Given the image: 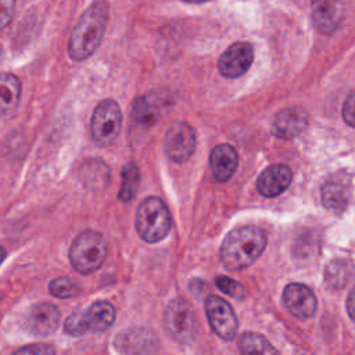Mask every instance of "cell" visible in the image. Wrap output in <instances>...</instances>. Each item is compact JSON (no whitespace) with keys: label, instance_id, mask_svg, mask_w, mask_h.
<instances>
[{"label":"cell","instance_id":"3957f363","mask_svg":"<svg viewBox=\"0 0 355 355\" xmlns=\"http://www.w3.org/2000/svg\"><path fill=\"white\" fill-rule=\"evenodd\" d=\"M172 216L159 197L144 198L136 212V230L147 243L161 241L171 230Z\"/></svg>","mask_w":355,"mask_h":355},{"label":"cell","instance_id":"f546056e","mask_svg":"<svg viewBox=\"0 0 355 355\" xmlns=\"http://www.w3.org/2000/svg\"><path fill=\"white\" fill-rule=\"evenodd\" d=\"M347 311L349 318L355 322V287L349 291L348 298H347Z\"/></svg>","mask_w":355,"mask_h":355},{"label":"cell","instance_id":"52a82bcc","mask_svg":"<svg viewBox=\"0 0 355 355\" xmlns=\"http://www.w3.org/2000/svg\"><path fill=\"white\" fill-rule=\"evenodd\" d=\"M164 146L166 155L173 162H186L194 153L196 133L189 123L175 122L166 130Z\"/></svg>","mask_w":355,"mask_h":355},{"label":"cell","instance_id":"7c38bea8","mask_svg":"<svg viewBox=\"0 0 355 355\" xmlns=\"http://www.w3.org/2000/svg\"><path fill=\"white\" fill-rule=\"evenodd\" d=\"M25 322L32 334L50 336L60 324V311L50 302H40L29 309Z\"/></svg>","mask_w":355,"mask_h":355},{"label":"cell","instance_id":"8fae6325","mask_svg":"<svg viewBox=\"0 0 355 355\" xmlns=\"http://www.w3.org/2000/svg\"><path fill=\"white\" fill-rule=\"evenodd\" d=\"M283 301L287 309L301 319L312 318L318 306L313 291L308 286L300 283H291L284 288Z\"/></svg>","mask_w":355,"mask_h":355},{"label":"cell","instance_id":"cb8c5ba5","mask_svg":"<svg viewBox=\"0 0 355 355\" xmlns=\"http://www.w3.org/2000/svg\"><path fill=\"white\" fill-rule=\"evenodd\" d=\"M49 291L57 298H69L78 294L79 286L69 277H55L49 284Z\"/></svg>","mask_w":355,"mask_h":355},{"label":"cell","instance_id":"6da1fadb","mask_svg":"<svg viewBox=\"0 0 355 355\" xmlns=\"http://www.w3.org/2000/svg\"><path fill=\"white\" fill-rule=\"evenodd\" d=\"M108 22V6L93 3L78 19L68 43V53L73 61L89 58L100 46Z\"/></svg>","mask_w":355,"mask_h":355},{"label":"cell","instance_id":"484cf974","mask_svg":"<svg viewBox=\"0 0 355 355\" xmlns=\"http://www.w3.org/2000/svg\"><path fill=\"white\" fill-rule=\"evenodd\" d=\"M64 330L69 336H75V337L83 336L85 333H87L85 319H83V312H75L69 315L64 322Z\"/></svg>","mask_w":355,"mask_h":355},{"label":"cell","instance_id":"9a60e30c","mask_svg":"<svg viewBox=\"0 0 355 355\" xmlns=\"http://www.w3.org/2000/svg\"><path fill=\"white\" fill-rule=\"evenodd\" d=\"M291 183V171L287 165L276 164L266 168L258 178V191L265 197H276L282 194Z\"/></svg>","mask_w":355,"mask_h":355},{"label":"cell","instance_id":"1f68e13d","mask_svg":"<svg viewBox=\"0 0 355 355\" xmlns=\"http://www.w3.org/2000/svg\"><path fill=\"white\" fill-rule=\"evenodd\" d=\"M183 1H187V3H204V1H208V0H183Z\"/></svg>","mask_w":355,"mask_h":355},{"label":"cell","instance_id":"d6986e66","mask_svg":"<svg viewBox=\"0 0 355 355\" xmlns=\"http://www.w3.org/2000/svg\"><path fill=\"white\" fill-rule=\"evenodd\" d=\"M83 319L87 331H105L115 320V308L108 301H97L83 312Z\"/></svg>","mask_w":355,"mask_h":355},{"label":"cell","instance_id":"603a6c76","mask_svg":"<svg viewBox=\"0 0 355 355\" xmlns=\"http://www.w3.org/2000/svg\"><path fill=\"white\" fill-rule=\"evenodd\" d=\"M159 116V110L155 105V103L150 101L147 97H139L135 103L133 108V118L137 123L150 126L155 123V121Z\"/></svg>","mask_w":355,"mask_h":355},{"label":"cell","instance_id":"2e32d148","mask_svg":"<svg viewBox=\"0 0 355 355\" xmlns=\"http://www.w3.org/2000/svg\"><path fill=\"white\" fill-rule=\"evenodd\" d=\"M239 164L237 151L229 144H219L214 147L209 155L211 171L216 180L226 182L236 172Z\"/></svg>","mask_w":355,"mask_h":355},{"label":"cell","instance_id":"ffe728a7","mask_svg":"<svg viewBox=\"0 0 355 355\" xmlns=\"http://www.w3.org/2000/svg\"><path fill=\"white\" fill-rule=\"evenodd\" d=\"M140 180V172L135 162H129L122 168V184L119 190V200L123 202H130L137 191Z\"/></svg>","mask_w":355,"mask_h":355},{"label":"cell","instance_id":"5b68a950","mask_svg":"<svg viewBox=\"0 0 355 355\" xmlns=\"http://www.w3.org/2000/svg\"><path fill=\"white\" fill-rule=\"evenodd\" d=\"M122 126V111L116 101L107 98L94 108L90 122L93 140L100 146H110L115 141Z\"/></svg>","mask_w":355,"mask_h":355},{"label":"cell","instance_id":"4dcf8cb0","mask_svg":"<svg viewBox=\"0 0 355 355\" xmlns=\"http://www.w3.org/2000/svg\"><path fill=\"white\" fill-rule=\"evenodd\" d=\"M6 259V250H4V247H1L0 245V265H1V262Z\"/></svg>","mask_w":355,"mask_h":355},{"label":"cell","instance_id":"4fadbf2b","mask_svg":"<svg viewBox=\"0 0 355 355\" xmlns=\"http://www.w3.org/2000/svg\"><path fill=\"white\" fill-rule=\"evenodd\" d=\"M343 14L341 0H312V19L320 33H333L338 28Z\"/></svg>","mask_w":355,"mask_h":355},{"label":"cell","instance_id":"83f0119b","mask_svg":"<svg viewBox=\"0 0 355 355\" xmlns=\"http://www.w3.org/2000/svg\"><path fill=\"white\" fill-rule=\"evenodd\" d=\"M343 118L348 125L355 128V92L347 97L343 105Z\"/></svg>","mask_w":355,"mask_h":355},{"label":"cell","instance_id":"9c48e42d","mask_svg":"<svg viewBox=\"0 0 355 355\" xmlns=\"http://www.w3.org/2000/svg\"><path fill=\"white\" fill-rule=\"evenodd\" d=\"M323 205L334 212H343L347 209L352 197V184L349 176L344 172L336 173L326 179L320 190Z\"/></svg>","mask_w":355,"mask_h":355},{"label":"cell","instance_id":"4316f807","mask_svg":"<svg viewBox=\"0 0 355 355\" xmlns=\"http://www.w3.org/2000/svg\"><path fill=\"white\" fill-rule=\"evenodd\" d=\"M17 0H0V31L6 28L14 15Z\"/></svg>","mask_w":355,"mask_h":355},{"label":"cell","instance_id":"7a4b0ae2","mask_svg":"<svg viewBox=\"0 0 355 355\" xmlns=\"http://www.w3.org/2000/svg\"><path fill=\"white\" fill-rule=\"evenodd\" d=\"M265 245L266 237L259 227H236L227 233L222 243L220 261L229 270H241L255 262Z\"/></svg>","mask_w":355,"mask_h":355},{"label":"cell","instance_id":"44dd1931","mask_svg":"<svg viewBox=\"0 0 355 355\" xmlns=\"http://www.w3.org/2000/svg\"><path fill=\"white\" fill-rule=\"evenodd\" d=\"M240 351L243 354H262V355H268V354H276V348H273L266 338H263L259 334L247 331L240 337V343H239Z\"/></svg>","mask_w":355,"mask_h":355},{"label":"cell","instance_id":"7402d4cb","mask_svg":"<svg viewBox=\"0 0 355 355\" xmlns=\"http://www.w3.org/2000/svg\"><path fill=\"white\" fill-rule=\"evenodd\" d=\"M352 275L351 265L344 259L331 261L326 268V280L333 287H343L348 283Z\"/></svg>","mask_w":355,"mask_h":355},{"label":"cell","instance_id":"8992f818","mask_svg":"<svg viewBox=\"0 0 355 355\" xmlns=\"http://www.w3.org/2000/svg\"><path fill=\"white\" fill-rule=\"evenodd\" d=\"M165 327L179 344H190L197 334V319L190 304L182 298L172 300L165 311Z\"/></svg>","mask_w":355,"mask_h":355},{"label":"cell","instance_id":"277c9868","mask_svg":"<svg viewBox=\"0 0 355 355\" xmlns=\"http://www.w3.org/2000/svg\"><path fill=\"white\" fill-rule=\"evenodd\" d=\"M107 255V244L101 233L85 230L76 236L69 248V261L82 275L97 270Z\"/></svg>","mask_w":355,"mask_h":355},{"label":"cell","instance_id":"e0dca14e","mask_svg":"<svg viewBox=\"0 0 355 355\" xmlns=\"http://www.w3.org/2000/svg\"><path fill=\"white\" fill-rule=\"evenodd\" d=\"M115 348L121 352L137 354V352H153L157 349V338L151 331L143 329H132L122 331L115 338Z\"/></svg>","mask_w":355,"mask_h":355},{"label":"cell","instance_id":"ac0fdd59","mask_svg":"<svg viewBox=\"0 0 355 355\" xmlns=\"http://www.w3.org/2000/svg\"><path fill=\"white\" fill-rule=\"evenodd\" d=\"M21 98V82L10 72H0V118L15 114Z\"/></svg>","mask_w":355,"mask_h":355},{"label":"cell","instance_id":"d4e9b609","mask_svg":"<svg viewBox=\"0 0 355 355\" xmlns=\"http://www.w3.org/2000/svg\"><path fill=\"white\" fill-rule=\"evenodd\" d=\"M215 284L218 286V288H219L220 291H223L225 294H227V295H230V297H233V298L243 300V298L247 295L244 287H243L240 283H237L236 280L229 279V277H226V276H218V277L215 279Z\"/></svg>","mask_w":355,"mask_h":355},{"label":"cell","instance_id":"f1b7e54d","mask_svg":"<svg viewBox=\"0 0 355 355\" xmlns=\"http://www.w3.org/2000/svg\"><path fill=\"white\" fill-rule=\"evenodd\" d=\"M15 354H54V348L47 344H31L17 349Z\"/></svg>","mask_w":355,"mask_h":355},{"label":"cell","instance_id":"ba28073f","mask_svg":"<svg viewBox=\"0 0 355 355\" xmlns=\"http://www.w3.org/2000/svg\"><path fill=\"white\" fill-rule=\"evenodd\" d=\"M205 313L216 336L227 341L234 338L239 323L232 306L225 300L218 295H208L205 300Z\"/></svg>","mask_w":355,"mask_h":355},{"label":"cell","instance_id":"5bb4252c","mask_svg":"<svg viewBox=\"0 0 355 355\" xmlns=\"http://www.w3.org/2000/svg\"><path fill=\"white\" fill-rule=\"evenodd\" d=\"M308 125V114L300 107H290L280 111L272 125V132L280 139H291L300 135Z\"/></svg>","mask_w":355,"mask_h":355},{"label":"cell","instance_id":"30bf717a","mask_svg":"<svg viewBox=\"0 0 355 355\" xmlns=\"http://www.w3.org/2000/svg\"><path fill=\"white\" fill-rule=\"evenodd\" d=\"M252 60V46L245 42H237L227 47V50L220 55L218 68L225 78H239L248 71Z\"/></svg>","mask_w":355,"mask_h":355}]
</instances>
